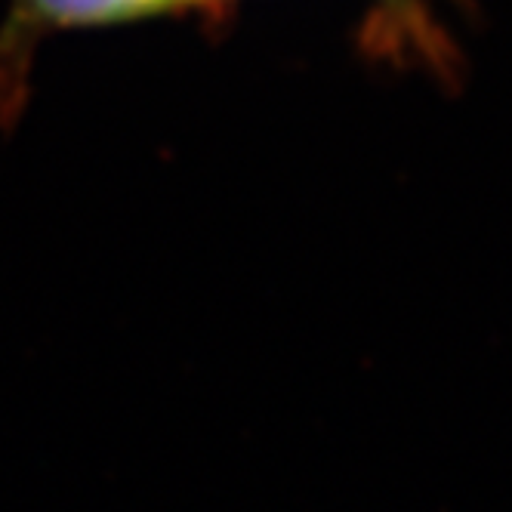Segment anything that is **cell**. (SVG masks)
Listing matches in <instances>:
<instances>
[{"instance_id": "6da1fadb", "label": "cell", "mask_w": 512, "mask_h": 512, "mask_svg": "<svg viewBox=\"0 0 512 512\" xmlns=\"http://www.w3.org/2000/svg\"><path fill=\"white\" fill-rule=\"evenodd\" d=\"M195 4V0H28V7L56 25H84V22H115L167 7Z\"/></svg>"}]
</instances>
